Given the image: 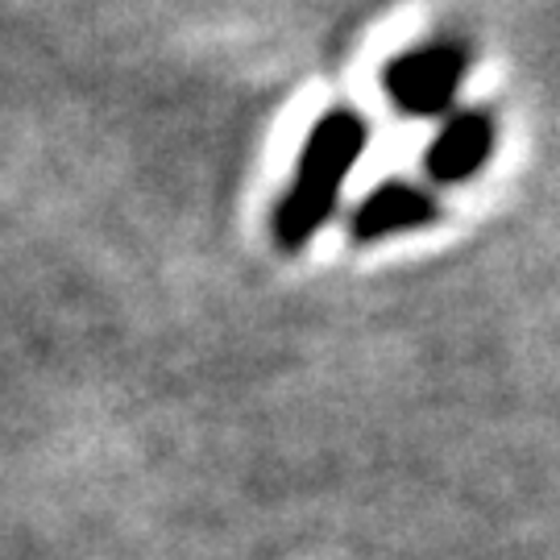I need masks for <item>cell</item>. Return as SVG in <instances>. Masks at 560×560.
Masks as SVG:
<instances>
[{
	"mask_svg": "<svg viewBox=\"0 0 560 560\" xmlns=\"http://www.w3.org/2000/svg\"><path fill=\"white\" fill-rule=\"evenodd\" d=\"M370 150V120L353 104H332L300 145L295 171L270 212V237L282 254H300L337 217L345 187Z\"/></svg>",
	"mask_w": 560,
	"mask_h": 560,
	"instance_id": "cell-1",
	"label": "cell"
},
{
	"mask_svg": "<svg viewBox=\"0 0 560 560\" xmlns=\"http://www.w3.org/2000/svg\"><path fill=\"white\" fill-rule=\"evenodd\" d=\"M469 67H474L469 42L436 34L382 62V96L390 104V113L407 120H448L457 113Z\"/></svg>",
	"mask_w": 560,
	"mask_h": 560,
	"instance_id": "cell-2",
	"label": "cell"
},
{
	"mask_svg": "<svg viewBox=\"0 0 560 560\" xmlns=\"http://www.w3.org/2000/svg\"><path fill=\"white\" fill-rule=\"evenodd\" d=\"M499 138L502 125L494 117V108H486V104L457 108L448 120H441V129L432 133L428 150H423V179L432 183V187L474 183L490 166V159H494Z\"/></svg>",
	"mask_w": 560,
	"mask_h": 560,
	"instance_id": "cell-3",
	"label": "cell"
},
{
	"mask_svg": "<svg viewBox=\"0 0 560 560\" xmlns=\"http://www.w3.org/2000/svg\"><path fill=\"white\" fill-rule=\"evenodd\" d=\"M441 221V196L432 183L416 179H382L370 187L353 208L345 233L353 245H378L386 237H402V233H420L428 224Z\"/></svg>",
	"mask_w": 560,
	"mask_h": 560,
	"instance_id": "cell-4",
	"label": "cell"
}]
</instances>
